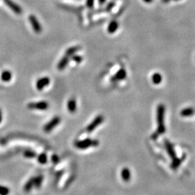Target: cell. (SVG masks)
<instances>
[{"label": "cell", "mask_w": 195, "mask_h": 195, "mask_svg": "<svg viewBox=\"0 0 195 195\" xmlns=\"http://www.w3.org/2000/svg\"><path fill=\"white\" fill-rule=\"evenodd\" d=\"M106 0H98V2H99V4H103L106 2Z\"/></svg>", "instance_id": "cell-28"}, {"label": "cell", "mask_w": 195, "mask_h": 195, "mask_svg": "<svg viewBox=\"0 0 195 195\" xmlns=\"http://www.w3.org/2000/svg\"><path fill=\"white\" fill-rule=\"evenodd\" d=\"M53 160H54V162H56V163H57V162H58V160H59V158H57V155H54L53 156Z\"/></svg>", "instance_id": "cell-27"}, {"label": "cell", "mask_w": 195, "mask_h": 195, "mask_svg": "<svg viewBox=\"0 0 195 195\" xmlns=\"http://www.w3.org/2000/svg\"><path fill=\"white\" fill-rule=\"evenodd\" d=\"M126 75H127V73H126L125 70H124V69H121V70H119V71L116 73V75L113 77L111 80L114 82L118 81V80H124V78H126Z\"/></svg>", "instance_id": "cell-13"}, {"label": "cell", "mask_w": 195, "mask_h": 195, "mask_svg": "<svg viewBox=\"0 0 195 195\" xmlns=\"http://www.w3.org/2000/svg\"><path fill=\"white\" fill-rule=\"evenodd\" d=\"M118 27H119V24H118V22H116V21H111L109 23V26H108V32L111 34L114 33L118 29Z\"/></svg>", "instance_id": "cell-16"}, {"label": "cell", "mask_w": 195, "mask_h": 195, "mask_svg": "<svg viewBox=\"0 0 195 195\" xmlns=\"http://www.w3.org/2000/svg\"><path fill=\"white\" fill-rule=\"evenodd\" d=\"M43 177L41 175H39L34 178V186L36 188H39L41 186L42 182H43Z\"/></svg>", "instance_id": "cell-20"}, {"label": "cell", "mask_w": 195, "mask_h": 195, "mask_svg": "<svg viewBox=\"0 0 195 195\" xmlns=\"http://www.w3.org/2000/svg\"><path fill=\"white\" fill-rule=\"evenodd\" d=\"M10 190L4 186H0V195H9Z\"/></svg>", "instance_id": "cell-23"}, {"label": "cell", "mask_w": 195, "mask_h": 195, "mask_svg": "<svg viewBox=\"0 0 195 195\" xmlns=\"http://www.w3.org/2000/svg\"><path fill=\"white\" fill-rule=\"evenodd\" d=\"M28 20L36 33H41L42 31V27L41 25L40 22H39L38 20L37 19V17L35 15H33V14H30L29 16Z\"/></svg>", "instance_id": "cell-7"}, {"label": "cell", "mask_w": 195, "mask_h": 195, "mask_svg": "<svg viewBox=\"0 0 195 195\" xmlns=\"http://www.w3.org/2000/svg\"><path fill=\"white\" fill-rule=\"evenodd\" d=\"M194 112L195 111L193 108H186L181 111V115L184 116V117H187V116H192Z\"/></svg>", "instance_id": "cell-18"}, {"label": "cell", "mask_w": 195, "mask_h": 195, "mask_svg": "<svg viewBox=\"0 0 195 195\" xmlns=\"http://www.w3.org/2000/svg\"><path fill=\"white\" fill-rule=\"evenodd\" d=\"M51 80L48 77H43L39 78L36 83V87L38 91H43L46 87H47L50 84Z\"/></svg>", "instance_id": "cell-8"}, {"label": "cell", "mask_w": 195, "mask_h": 195, "mask_svg": "<svg viewBox=\"0 0 195 195\" xmlns=\"http://www.w3.org/2000/svg\"><path fill=\"white\" fill-rule=\"evenodd\" d=\"M165 147H166V150L168 152V154L169 156L171 157L172 159V163H171V167L173 169H177L182 163L183 158H178L176 156V154L175 152L174 148L172 146V145L168 142V140H165Z\"/></svg>", "instance_id": "cell-2"}, {"label": "cell", "mask_w": 195, "mask_h": 195, "mask_svg": "<svg viewBox=\"0 0 195 195\" xmlns=\"http://www.w3.org/2000/svg\"><path fill=\"white\" fill-rule=\"evenodd\" d=\"M28 108L29 109L45 111V110L49 109V104L45 101H39V102H32L28 104Z\"/></svg>", "instance_id": "cell-6"}, {"label": "cell", "mask_w": 195, "mask_h": 195, "mask_svg": "<svg viewBox=\"0 0 195 195\" xmlns=\"http://www.w3.org/2000/svg\"><path fill=\"white\" fill-rule=\"evenodd\" d=\"M4 2L5 3V4L12 12H14L15 14H21L22 12V8L20 7L18 4H16L15 2L12 1V0H3Z\"/></svg>", "instance_id": "cell-9"}, {"label": "cell", "mask_w": 195, "mask_h": 195, "mask_svg": "<svg viewBox=\"0 0 195 195\" xmlns=\"http://www.w3.org/2000/svg\"><path fill=\"white\" fill-rule=\"evenodd\" d=\"M165 108L163 104H159L157 107V123H158V128L156 132L152 135V139L155 140L160 134L165 132V127L164 124Z\"/></svg>", "instance_id": "cell-1"}, {"label": "cell", "mask_w": 195, "mask_h": 195, "mask_svg": "<svg viewBox=\"0 0 195 195\" xmlns=\"http://www.w3.org/2000/svg\"><path fill=\"white\" fill-rule=\"evenodd\" d=\"M94 1L95 0H86V5L89 9L93 8L94 5Z\"/></svg>", "instance_id": "cell-25"}, {"label": "cell", "mask_w": 195, "mask_h": 195, "mask_svg": "<svg viewBox=\"0 0 195 195\" xmlns=\"http://www.w3.org/2000/svg\"><path fill=\"white\" fill-rule=\"evenodd\" d=\"M34 186V178H30L27 182L25 183V184L23 186V190L25 192H29L31 191Z\"/></svg>", "instance_id": "cell-17"}, {"label": "cell", "mask_w": 195, "mask_h": 195, "mask_svg": "<svg viewBox=\"0 0 195 195\" xmlns=\"http://www.w3.org/2000/svg\"><path fill=\"white\" fill-rule=\"evenodd\" d=\"M0 78H1V81L4 82V83H8V82L11 81V80H12V74L9 70H4L1 73Z\"/></svg>", "instance_id": "cell-12"}, {"label": "cell", "mask_w": 195, "mask_h": 195, "mask_svg": "<svg viewBox=\"0 0 195 195\" xmlns=\"http://www.w3.org/2000/svg\"><path fill=\"white\" fill-rule=\"evenodd\" d=\"M61 122V118L59 116H55L54 117L50 122H49L43 127V131L46 133L51 132L55 127H57V126L59 124V123Z\"/></svg>", "instance_id": "cell-4"}, {"label": "cell", "mask_w": 195, "mask_h": 195, "mask_svg": "<svg viewBox=\"0 0 195 195\" xmlns=\"http://www.w3.org/2000/svg\"><path fill=\"white\" fill-rule=\"evenodd\" d=\"M67 109L71 114H73L77 110V102L74 98H70L67 103Z\"/></svg>", "instance_id": "cell-11"}, {"label": "cell", "mask_w": 195, "mask_h": 195, "mask_svg": "<svg viewBox=\"0 0 195 195\" xmlns=\"http://www.w3.org/2000/svg\"><path fill=\"white\" fill-rule=\"evenodd\" d=\"M114 2H111V3H110V4H109V5H108V7L106 8H107V9H109L108 10H110V9H111V8L112 7H114Z\"/></svg>", "instance_id": "cell-26"}, {"label": "cell", "mask_w": 195, "mask_h": 195, "mask_svg": "<svg viewBox=\"0 0 195 195\" xmlns=\"http://www.w3.org/2000/svg\"><path fill=\"white\" fill-rule=\"evenodd\" d=\"M99 145V142L96 140L92 139H86V140L76 141L75 143V147L80 150L88 149L90 147H96Z\"/></svg>", "instance_id": "cell-3"}, {"label": "cell", "mask_w": 195, "mask_h": 195, "mask_svg": "<svg viewBox=\"0 0 195 195\" xmlns=\"http://www.w3.org/2000/svg\"><path fill=\"white\" fill-rule=\"evenodd\" d=\"M38 160L41 164H45L47 162V155L45 153H42L39 155L38 158Z\"/></svg>", "instance_id": "cell-22"}, {"label": "cell", "mask_w": 195, "mask_h": 195, "mask_svg": "<svg viewBox=\"0 0 195 195\" xmlns=\"http://www.w3.org/2000/svg\"><path fill=\"white\" fill-rule=\"evenodd\" d=\"M72 60L75 62V63H78V64L81 63L83 59V58L81 57V56L77 55L76 54L72 56Z\"/></svg>", "instance_id": "cell-24"}, {"label": "cell", "mask_w": 195, "mask_h": 195, "mask_svg": "<svg viewBox=\"0 0 195 195\" xmlns=\"http://www.w3.org/2000/svg\"><path fill=\"white\" fill-rule=\"evenodd\" d=\"M122 179L125 181H129L131 178V172L129 168H124L122 169V173H121Z\"/></svg>", "instance_id": "cell-15"}, {"label": "cell", "mask_w": 195, "mask_h": 195, "mask_svg": "<svg viewBox=\"0 0 195 195\" xmlns=\"http://www.w3.org/2000/svg\"><path fill=\"white\" fill-rule=\"evenodd\" d=\"M23 155L25 158H35V157L36 156V152L32 151V150H25V151L24 152Z\"/></svg>", "instance_id": "cell-21"}, {"label": "cell", "mask_w": 195, "mask_h": 195, "mask_svg": "<svg viewBox=\"0 0 195 195\" xmlns=\"http://www.w3.org/2000/svg\"><path fill=\"white\" fill-rule=\"evenodd\" d=\"M1 121H2V114H1V111L0 109V123L1 122Z\"/></svg>", "instance_id": "cell-29"}, {"label": "cell", "mask_w": 195, "mask_h": 195, "mask_svg": "<svg viewBox=\"0 0 195 195\" xmlns=\"http://www.w3.org/2000/svg\"><path fill=\"white\" fill-rule=\"evenodd\" d=\"M143 1L146 3H150V2H152V0H143Z\"/></svg>", "instance_id": "cell-30"}, {"label": "cell", "mask_w": 195, "mask_h": 195, "mask_svg": "<svg viewBox=\"0 0 195 195\" xmlns=\"http://www.w3.org/2000/svg\"><path fill=\"white\" fill-rule=\"evenodd\" d=\"M81 49V47L79 46H72L70 48H69L65 52V55H67V57H70L72 56L75 54L78 51H79Z\"/></svg>", "instance_id": "cell-14"}, {"label": "cell", "mask_w": 195, "mask_h": 195, "mask_svg": "<svg viewBox=\"0 0 195 195\" xmlns=\"http://www.w3.org/2000/svg\"><path fill=\"white\" fill-rule=\"evenodd\" d=\"M152 81L155 85H158L161 83L162 81V76L160 74L155 73L152 76Z\"/></svg>", "instance_id": "cell-19"}, {"label": "cell", "mask_w": 195, "mask_h": 195, "mask_svg": "<svg viewBox=\"0 0 195 195\" xmlns=\"http://www.w3.org/2000/svg\"><path fill=\"white\" fill-rule=\"evenodd\" d=\"M104 120V117L102 115H99L96 116V117L93 119V122H92L91 124L87 127L86 131L88 132H89V133L93 132V131L97 128L100 124H102Z\"/></svg>", "instance_id": "cell-5"}, {"label": "cell", "mask_w": 195, "mask_h": 195, "mask_svg": "<svg viewBox=\"0 0 195 195\" xmlns=\"http://www.w3.org/2000/svg\"><path fill=\"white\" fill-rule=\"evenodd\" d=\"M69 62H70V57H67V55H65L61 59V60L59 62L58 65H57V69H58L59 71L64 70L66 68L67 65H68Z\"/></svg>", "instance_id": "cell-10"}]
</instances>
